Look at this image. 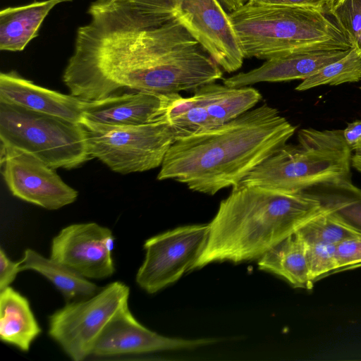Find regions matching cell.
<instances>
[{
  "label": "cell",
  "instance_id": "1",
  "mask_svg": "<svg viewBox=\"0 0 361 361\" xmlns=\"http://www.w3.org/2000/svg\"><path fill=\"white\" fill-rule=\"evenodd\" d=\"M176 0H96L77 30L63 74L70 93L94 101L128 88L179 92L187 66L183 45L195 40L175 18Z\"/></svg>",
  "mask_w": 361,
  "mask_h": 361
},
{
  "label": "cell",
  "instance_id": "2",
  "mask_svg": "<svg viewBox=\"0 0 361 361\" xmlns=\"http://www.w3.org/2000/svg\"><path fill=\"white\" fill-rule=\"evenodd\" d=\"M295 130L276 109L264 104L217 128L176 139L157 179L214 195L240 184Z\"/></svg>",
  "mask_w": 361,
  "mask_h": 361
},
{
  "label": "cell",
  "instance_id": "3",
  "mask_svg": "<svg viewBox=\"0 0 361 361\" xmlns=\"http://www.w3.org/2000/svg\"><path fill=\"white\" fill-rule=\"evenodd\" d=\"M324 209L307 190L281 192L238 184L209 224L206 246L192 267L259 259Z\"/></svg>",
  "mask_w": 361,
  "mask_h": 361
},
{
  "label": "cell",
  "instance_id": "4",
  "mask_svg": "<svg viewBox=\"0 0 361 361\" xmlns=\"http://www.w3.org/2000/svg\"><path fill=\"white\" fill-rule=\"evenodd\" d=\"M352 151L343 130L301 129L298 144H286L255 167L240 184L281 192L349 180Z\"/></svg>",
  "mask_w": 361,
  "mask_h": 361
},
{
  "label": "cell",
  "instance_id": "5",
  "mask_svg": "<svg viewBox=\"0 0 361 361\" xmlns=\"http://www.w3.org/2000/svg\"><path fill=\"white\" fill-rule=\"evenodd\" d=\"M228 14L245 58L267 60L314 42L350 44L336 24L307 7L247 2Z\"/></svg>",
  "mask_w": 361,
  "mask_h": 361
},
{
  "label": "cell",
  "instance_id": "6",
  "mask_svg": "<svg viewBox=\"0 0 361 361\" xmlns=\"http://www.w3.org/2000/svg\"><path fill=\"white\" fill-rule=\"evenodd\" d=\"M1 144L27 152L54 169L92 159L82 123L0 102Z\"/></svg>",
  "mask_w": 361,
  "mask_h": 361
},
{
  "label": "cell",
  "instance_id": "7",
  "mask_svg": "<svg viewBox=\"0 0 361 361\" xmlns=\"http://www.w3.org/2000/svg\"><path fill=\"white\" fill-rule=\"evenodd\" d=\"M87 149L111 170L122 174L161 166L176 139L167 120L137 126H111L83 121Z\"/></svg>",
  "mask_w": 361,
  "mask_h": 361
},
{
  "label": "cell",
  "instance_id": "8",
  "mask_svg": "<svg viewBox=\"0 0 361 361\" xmlns=\"http://www.w3.org/2000/svg\"><path fill=\"white\" fill-rule=\"evenodd\" d=\"M130 289L121 281L106 285L95 295L68 302L49 318L48 334L73 360L92 355L102 331L125 305Z\"/></svg>",
  "mask_w": 361,
  "mask_h": 361
},
{
  "label": "cell",
  "instance_id": "9",
  "mask_svg": "<svg viewBox=\"0 0 361 361\" xmlns=\"http://www.w3.org/2000/svg\"><path fill=\"white\" fill-rule=\"evenodd\" d=\"M262 97L257 90L249 86L211 82L195 90L191 97L178 94L166 118L177 139L222 126L252 109Z\"/></svg>",
  "mask_w": 361,
  "mask_h": 361
},
{
  "label": "cell",
  "instance_id": "10",
  "mask_svg": "<svg viewBox=\"0 0 361 361\" xmlns=\"http://www.w3.org/2000/svg\"><path fill=\"white\" fill-rule=\"evenodd\" d=\"M209 233V224L190 225L147 239L145 259L136 274L137 283L148 293H154L176 282L192 270Z\"/></svg>",
  "mask_w": 361,
  "mask_h": 361
},
{
  "label": "cell",
  "instance_id": "11",
  "mask_svg": "<svg viewBox=\"0 0 361 361\" xmlns=\"http://www.w3.org/2000/svg\"><path fill=\"white\" fill-rule=\"evenodd\" d=\"M175 18L227 73L238 70L245 55L227 13L217 0H176Z\"/></svg>",
  "mask_w": 361,
  "mask_h": 361
},
{
  "label": "cell",
  "instance_id": "12",
  "mask_svg": "<svg viewBox=\"0 0 361 361\" xmlns=\"http://www.w3.org/2000/svg\"><path fill=\"white\" fill-rule=\"evenodd\" d=\"M1 166L11 192L25 202L55 210L78 197L54 169L30 153L1 144Z\"/></svg>",
  "mask_w": 361,
  "mask_h": 361
},
{
  "label": "cell",
  "instance_id": "13",
  "mask_svg": "<svg viewBox=\"0 0 361 361\" xmlns=\"http://www.w3.org/2000/svg\"><path fill=\"white\" fill-rule=\"evenodd\" d=\"M114 244L109 228L96 223L74 224L52 239L50 257L86 279H105L115 271Z\"/></svg>",
  "mask_w": 361,
  "mask_h": 361
},
{
  "label": "cell",
  "instance_id": "14",
  "mask_svg": "<svg viewBox=\"0 0 361 361\" xmlns=\"http://www.w3.org/2000/svg\"><path fill=\"white\" fill-rule=\"evenodd\" d=\"M353 48L336 41L314 42L300 46L267 59L260 66L223 80L233 87L256 83L305 80L325 66L344 57Z\"/></svg>",
  "mask_w": 361,
  "mask_h": 361
},
{
  "label": "cell",
  "instance_id": "15",
  "mask_svg": "<svg viewBox=\"0 0 361 361\" xmlns=\"http://www.w3.org/2000/svg\"><path fill=\"white\" fill-rule=\"evenodd\" d=\"M215 342L216 340L211 338L187 340L159 335L142 325L131 313L128 303L108 323L91 355L103 357L193 349Z\"/></svg>",
  "mask_w": 361,
  "mask_h": 361
},
{
  "label": "cell",
  "instance_id": "16",
  "mask_svg": "<svg viewBox=\"0 0 361 361\" xmlns=\"http://www.w3.org/2000/svg\"><path fill=\"white\" fill-rule=\"evenodd\" d=\"M177 94H163L137 91L86 101L82 122L111 126H137L167 120L168 109Z\"/></svg>",
  "mask_w": 361,
  "mask_h": 361
},
{
  "label": "cell",
  "instance_id": "17",
  "mask_svg": "<svg viewBox=\"0 0 361 361\" xmlns=\"http://www.w3.org/2000/svg\"><path fill=\"white\" fill-rule=\"evenodd\" d=\"M0 102L81 123L86 101L39 86L15 71L0 74Z\"/></svg>",
  "mask_w": 361,
  "mask_h": 361
},
{
  "label": "cell",
  "instance_id": "18",
  "mask_svg": "<svg viewBox=\"0 0 361 361\" xmlns=\"http://www.w3.org/2000/svg\"><path fill=\"white\" fill-rule=\"evenodd\" d=\"M60 0H46L8 7L0 12V49L20 51L38 35L39 27Z\"/></svg>",
  "mask_w": 361,
  "mask_h": 361
},
{
  "label": "cell",
  "instance_id": "19",
  "mask_svg": "<svg viewBox=\"0 0 361 361\" xmlns=\"http://www.w3.org/2000/svg\"><path fill=\"white\" fill-rule=\"evenodd\" d=\"M29 301L11 286L0 290V338L27 351L41 333Z\"/></svg>",
  "mask_w": 361,
  "mask_h": 361
},
{
  "label": "cell",
  "instance_id": "20",
  "mask_svg": "<svg viewBox=\"0 0 361 361\" xmlns=\"http://www.w3.org/2000/svg\"><path fill=\"white\" fill-rule=\"evenodd\" d=\"M259 269L276 274L297 288H310L305 242L296 233L289 235L258 260Z\"/></svg>",
  "mask_w": 361,
  "mask_h": 361
},
{
  "label": "cell",
  "instance_id": "21",
  "mask_svg": "<svg viewBox=\"0 0 361 361\" xmlns=\"http://www.w3.org/2000/svg\"><path fill=\"white\" fill-rule=\"evenodd\" d=\"M19 264L20 271L33 270L49 279L68 301L90 298L99 290L97 285L66 265L33 250H25Z\"/></svg>",
  "mask_w": 361,
  "mask_h": 361
},
{
  "label": "cell",
  "instance_id": "22",
  "mask_svg": "<svg viewBox=\"0 0 361 361\" xmlns=\"http://www.w3.org/2000/svg\"><path fill=\"white\" fill-rule=\"evenodd\" d=\"M309 191L324 210L345 226L361 235V189L350 180L314 186ZM309 190V189H308Z\"/></svg>",
  "mask_w": 361,
  "mask_h": 361
},
{
  "label": "cell",
  "instance_id": "23",
  "mask_svg": "<svg viewBox=\"0 0 361 361\" xmlns=\"http://www.w3.org/2000/svg\"><path fill=\"white\" fill-rule=\"evenodd\" d=\"M361 80V54L353 47L342 59L332 62L303 80L296 87L305 91L320 85H338Z\"/></svg>",
  "mask_w": 361,
  "mask_h": 361
},
{
  "label": "cell",
  "instance_id": "24",
  "mask_svg": "<svg viewBox=\"0 0 361 361\" xmlns=\"http://www.w3.org/2000/svg\"><path fill=\"white\" fill-rule=\"evenodd\" d=\"M295 233L305 243L335 245L348 238L361 235L324 209L305 223Z\"/></svg>",
  "mask_w": 361,
  "mask_h": 361
},
{
  "label": "cell",
  "instance_id": "25",
  "mask_svg": "<svg viewBox=\"0 0 361 361\" xmlns=\"http://www.w3.org/2000/svg\"><path fill=\"white\" fill-rule=\"evenodd\" d=\"M331 15L352 47L361 54V0H341Z\"/></svg>",
  "mask_w": 361,
  "mask_h": 361
},
{
  "label": "cell",
  "instance_id": "26",
  "mask_svg": "<svg viewBox=\"0 0 361 361\" xmlns=\"http://www.w3.org/2000/svg\"><path fill=\"white\" fill-rule=\"evenodd\" d=\"M305 245L310 275L312 282L338 271L336 245L324 243H305Z\"/></svg>",
  "mask_w": 361,
  "mask_h": 361
},
{
  "label": "cell",
  "instance_id": "27",
  "mask_svg": "<svg viewBox=\"0 0 361 361\" xmlns=\"http://www.w3.org/2000/svg\"><path fill=\"white\" fill-rule=\"evenodd\" d=\"M338 270L361 265V235L342 241L336 246Z\"/></svg>",
  "mask_w": 361,
  "mask_h": 361
},
{
  "label": "cell",
  "instance_id": "28",
  "mask_svg": "<svg viewBox=\"0 0 361 361\" xmlns=\"http://www.w3.org/2000/svg\"><path fill=\"white\" fill-rule=\"evenodd\" d=\"M341 0H248L247 2L307 7L331 15Z\"/></svg>",
  "mask_w": 361,
  "mask_h": 361
},
{
  "label": "cell",
  "instance_id": "29",
  "mask_svg": "<svg viewBox=\"0 0 361 361\" xmlns=\"http://www.w3.org/2000/svg\"><path fill=\"white\" fill-rule=\"evenodd\" d=\"M20 271L19 262L11 261L4 250H0V290L10 286L18 272Z\"/></svg>",
  "mask_w": 361,
  "mask_h": 361
},
{
  "label": "cell",
  "instance_id": "30",
  "mask_svg": "<svg viewBox=\"0 0 361 361\" xmlns=\"http://www.w3.org/2000/svg\"><path fill=\"white\" fill-rule=\"evenodd\" d=\"M343 133L344 140L351 151L361 147V120L348 123Z\"/></svg>",
  "mask_w": 361,
  "mask_h": 361
},
{
  "label": "cell",
  "instance_id": "31",
  "mask_svg": "<svg viewBox=\"0 0 361 361\" xmlns=\"http://www.w3.org/2000/svg\"><path fill=\"white\" fill-rule=\"evenodd\" d=\"M226 12L231 13L243 6L248 0H217Z\"/></svg>",
  "mask_w": 361,
  "mask_h": 361
},
{
  "label": "cell",
  "instance_id": "32",
  "mask_svg": "<svg viewBox=\"0 0 361 361\" xmlns=\"http://www.w3.org/2000/svg\"><path fill=\"white\" fill-rule=\"evenodd\" d=\"M351 165L361 173V147L355 150L352 155Z\"/></svg>",
  "mask_w": 361,
  "mask_h": 361
},
{
  "label": "cell",
  "instance_id": "33",
  "mask_svg": "<svg viewBox=\"0 0 361 361\" xmlns=\"http://www.w3.org/2000/svg\"><path fill=\"white\" fill-rule=\"evenodd\" d=\"M60 1H61V2H64V1H71L73 0H60Z\"/></svg>",
  "mask_w": 361,
  "mask_h": 361
}]
</instances>
